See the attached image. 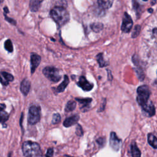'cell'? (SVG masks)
I'll list each match as a JSON object with an SVG mask.
<instances>
[{
    "mask_svg": "<svg viewBox=\"0 0 157 157\" xmlns=\"http://www.w3.org/2000/svg\"><path fill=\"white\" fill-rule=\"evenodd\" d=\"M147 139L148 144L155 149L157 148V139L153 134H148L147 136Z\"/></svg>",
    "mask_w": 157,
    "mask_h": 157,
    "instance_id": "cell-21",
    "label": "cell"
},
{
    "mask_svg": "<svg viewBox=\"0 0 157 157\" xmlns=\"http://www.w3.org/2000/svg\"><path fill=\"white\" fill-rule=\"evenodd\" d=\"M42 2V1H36L31 0L29 2V8L31 11L36 12L39 10L40 7V4Z\"/></svg>",
    "mask_w": 157,
    "mask_h": 157,
    "instance_id": "cell-20",
    "label": "cell"
},
{
    "mask_svg": "<svg viewBox=\"0 0 157 157\" xmlns=\"http://www.w3.org/2000/svg\"><path fill=\"white\" fill-rule=\"evenodd\" d=\"M3 2V1H0V3H1V2Z\"/></svg>",
    "mask_w": 157,
    "mask_h": 157,
    "instance_id": "cell-38",
    "label": "cell"
},
{
    "mask_svg": "<svg viewBox=\"0 0 157 157\" xmlns=\"http://www.w3.org/2000/svg\"><path fill=\"white\" fill-rule=\"evenodd\" d=\"M143 110L148 114V117H153L155 114V108L152 102H147L142 107Z\"/></svg>",
    "mask_w": 157,
    "mask_h": 157,
    "instance_id": "cell-14",
    "label": "cell"
},
{
    "mask_svg": "<svg viewBox=\"0 0 157 157\" xmlns=\"http://www.w3.org/2000/svg\"><path fill=\"white\" fill-rule=\"evenodd\" d=\"M31 88V83L27 78H24L20 84V91L24 96H26Z\"/></svg>",
    "mask_w": 157,
    "mask_h": 157,
    "instance_id": "cell-13",
    "label": "cell"
},
{
    "mask_svg": "<svg viewBox=\"0 0 157 157\" xmlns=\"http://www.w3.org/2000/svg\"><path fill=\"white\" fill-rule=\"evenodd\" d=\"M4 17H5V19H6V21H7L9 23H11V24L13 25H16L17 22H16V21H15L14 19L9 17H8L6 14H5V13H4Z\"/></svg>",
    "mask_w": 157,
    "mask_h": 157,
    "instance_id": "cell-30",
    "label": "cell"
},
{
    "mask_svg": "<svg viewBox=\"0 0 157 157\" xmlns=\"http://www.w3.org/2000/svg\"><path fill=\"white\" fill-rule=\"evenodd\" d=\"M132 25L133 21L131 16L128 13L124 12L121 27V31L125 33H129L132 27Z\"/></svg>",
    "mask_w": 157,
    "mask_h": 157,
    "instance_id": "cell-6",
    "label": "cell"
},
{
    "mask_svg": "<svg viewBox=\"0 0 157 157\" xmlns=\"http://www.w3.org/2000/svg\"><path fill=\"white\" fill-rule=\"evenodd\" d=\"M60 121H61V116L59 113H55L53 115V118L52 120V124H57V123H59Z\"/></svg>",
    "mask_w": 157,
    "mask_h": 157,
    "instance_id": "cell-28",
    "label": "cell"
},
{
    "mask_svg": "<svg viewBox=\"0 0 157 157\" xmlns=\"http://www.w3.org/2000/svg\"><path fill=\"white\" fill-rule=\"evenodd\" d=\"M133 63H134V64L137 66L136 67V73H137V77H139V78L140 80H143L145 78V74L142 69L141 67L139 66V59L137 58V55H134L133 57H132V59Z\"/></svg>",
    "mask_w": 157,
    "mask_h": 157,
    "instance_id": "cell-12",
    "label": "cell"
},
{
    "mask_svg": "<svg viewBox=\"0 0 157 157\" xmlns=\"http://www.w3.org/2000/svg\"><path fill=\"white\" fill-rule=\"evenodd\" d=\"M4 48L5 49L8 51L9 52H12L13 48V45L10 39H7L4 42Z\"/></svg>",
    "mask_w": 157,
    "mask_h": 157,
    "instance_id": "cell-25",
    "label": "cell"
},
{
    "mask_svg": "<svg viewBox=\"0 0 157 157\" xmlns=\"http://www.w3.org/2000/svg\"><path fill=\"white\" fill-rule=\"evenodd\" d=\"M13 80V76L7 72H0V82L4 86L9 85L10 82Z\"/></svg>",
    "mask_w": 157,
    "mask_h": 157,
    "instance_id": "cell-10",
    "label": "cell"
},
{
    "mask_svg": "<svg viewBox=\"0 0 157 157\" xmlns=\"http://www.w3.org/2000/svg\"><path fill=\"white\" fill-rule=\"evenodd\" d=\"M103 24L99 22H95L93 23H91L90 25L91 29L95 33H98L101 31L103 29Z\"/></svg>",
    "mask_w": 157,
    "mask_h": 157,
    "instance_id": "cell-22",
    "label": "cell"
},
{
    "mask_svg": "<svg viewBox=\"0 0 157 157\" xmlns=\"http://www.w3.org/2000/svg\"><path fill=\"white\" fill-rule=\"evenodd\" d=\"M41 61L40 56L36 53H31V72L33 74L39 66Z\"/></svg>",
    "mask_w": 157,
    "mask_h": 157,
    "instance_id": "cell-9",
    "label": "cell"
},
{
    "mask_svg": "<svg viewBox=\"0 0 157 157\" xmlns=\"http://www.w3.org/2000/svg\"><path fill=\"white\" fill-rule=\"evenodd\" d=\"M140 29H141V26L139 25H137L133 31H132V35H131V37L132 38H136V37H137L140 32Z\"/></svg>",
    "mask_w": 157,
    "mask_h": 157,
    "instance_id": "cell-27",
    "label": "cell"
},
{
    "mask_svg": "<svg viewBox=\"0 0 157 157\" xmlns=\"http://www.w3.org/2000/svg\"><path fill=\"white\" fill-rule=\"evenodd\" d=\"M53 149L52 148H49L47 150V151L46 153V157H53Z\"/></svg>",
    "mask_w": 157,
    "mask_h": 157,
    "instance_id": "cell-33",
    "label": "cell"
},
{
    "mask_svg": "<svg viewBox=\"0 0 157 157\" xmlns=\"http://www.w3.org/2000/svg\"><path fill=\"white\" fill-rule=\"evenodd\" d=\"M77 85L80 87L83 90L88 91L93 88V84L89 82L84 76H80L77 82Z\"/></svg>",
    "mask_w": 157,
    "mask_h": 157,
    "instance_id": "cell-8",
    "label": "cell"
},
{
    "mask_svg": "<svg viewBox=\"0 0 157 157\" xmlns=\"http://www.w3.org/2000/svg\"><path fill=\"white\" fill-rule=\"evenodd\" d=\"M148 11L150 13H151V12H153V9H149L148 10Z\"/></svg>",
    "mask_w": 157,
    "mask_h": 157,
    "instance_id": "cell-35",
    "label": "cell"
},
{
    "mask_svg": "<svg viewBox=\"0 0 157 157\" xmlns=\"http://www.w3.org/2000/svg\"><path fill=\"white\" fill-rule=\"evenodd\" d=\"M110 145L115 151H118L121 145V140L118 138L115 132H111L110 135Z\"/></svg>",
    "mask_w": 157,
    "mask_h": 157,
    "instance_id": "cell-7",
    "label": "cell"
},
{
    "mask_svg": "<svg viewBox=\"0 0 157 157\" xmlns=\"http://www.w3.org/2000/svg\"><path fill=\"white\" fill-rule=\"evenodd\" d=\"M137 102L142 107L148 102V99L150 95V90L149 87L146 85H141L137 89Z\"/></svg>",
    "mask_w": 157,
    "mask_h": 157,
    "instance_id": "cell-3",
    "label": "cell"
},
{
    "mask_svg": "<svg viewBox=\"0 0 157 157\" xmlns=\"http://www.w3.org/2000/svg\"><path fill=\"white\" fill-rule=\"evenodd\" d=\"M79 120V116L78 115H75L73 116H71L70 117H68L65 119V120L63 122V125L67 128L70 127L77 123V121Z\"/></svg>",
    "mask_w": 157,
    "mask_h": 157,
    "instance_id": "cell-15",
    "label": "cell"
},
{
    "mask_svg": "<svg viewBox=\"0 0 157 157\" xmlns=\"http://www.w3.org/2000/svg\"><path fill=\"white\" fill-rule=\"evenodd\" d=\"M132 7L137 14V15H140V12H141V9H140V6L138 2L136 1H132Z\"/></svg>",
    "mask_w": 157,
    "mask_h": 157,
    "instance_id": "cell-26",
    "label": "cell"
},
{
    "mask_svg": "<svg viewBox=\"0 0 157 157\" xmlns=\"http://www.w3.org/2000/svg\"><path fill=\"white\" fill-rule=\"evenodd\" d=\"M50 16L54 21L61 26L69 20V14L67 10L61 6H55L50 11Z\"/></svg>",
    "mask_w": 157,
    "mask_h": 157,
    "instance_id": "cell-1",
    "label": "cell"
},
{
    "mask_svg": "<svg viewBox=\"0 0 157 157\" xmlns=\"http://www.w3.org/2000/svg\"><path fill=\"white\" fill-rule=\"evenodd\" d=\"M6 105L4 104H0V123H4L9 117V113L5 111Z\"/></svg>",
    "mask_w": 157,
    "mask_h": 157,
    "instance_id": "cell-16",
    "label": "cell"
},
{
    "mask_svg": "<svg viewBox=\"0 0 157 157\" xmlns=\"http://www.w3.org/2000/svg\"><path fill=\"white\" fill-rule=\"evenodd\" d=\"M75 107H76V102L73 100H71L68 101L67 103L66 104L65 107V111L67 112H71L75 109Z\"/></svg>",
    "mask_w": 157,
    "mask_h": 157,
    "instance_id": "cell-24",
    "label": "cell"
},
{
    "mask_svg": "<svg viewBox=\"0 0 157 157\" xmlns=\"http://www.w3.org/2000/svg\"><path fill=\"white\" fill-rule=\"evenodd\" d=\"M42 72L44 75L50 81L53 82H58L61 77V75L59 72V70L56 67L47 66L45 67Z\"/></svg>",
    "mask_w": 157,
    "mask_h": 157,
    "instance_id": "cell-5",
    "label": "cell"
},
{
    "mask_svg": "<svg viewBox=\"0 0 157 157\" xmlns=\"http://www.w3.org/2000/svg\"><path fill=\"white\" fill-rule=\"evenodd\" d=\"M75 133L78 136H82L83 134V131L82 128L81 127V126L80 124H77V126L76 127Z\"/></svg>",
    "mask_w": 157,
    "mask_h": 157,
    "instance_id": "cell-29",
    "label": "cell"
},
{
    "mask_svg": "<svg viewBox=\"0 0 157 157\" xmlns=\"http://www.w3.org/2000/svg\"><path fill=\"white\" fill-rule=\"evenodd\" d=\"M69 78L66 75H65L64 76L63 81L62 82V83L59 86H58V87L56 88V91L58 93H61V92L64 91L65 88L67 87V85L69 84Z\"/></svg>",
    "mask_w": 157,
    "mask_h": 157,
    "instance_id": "cell-19",
    "label": "cell"
},
{
    "mask_svg": "<svg viewBox=\"0 0 157 157\" xmlns=\"http://www.w3.org/2000/svg\"><path fill=\"white\" fill-rule=\"evenodd\" d=\"M96 59L99 65V67H105L106 66H107L109 64L107 62H106L104 59V57H103V54L102 53H99L96 56Z\"/></svg>",
    "mask_w": 157,
    "mask_h": 157,
    "instance_id": "cell-23",
    "label": "cell"
},
{
    "mask_svg": "<svg viewBox=\"0 0 157 157\" xmlns=\"http://www.w3.org/2000/svg\"><path fill=\"white\" fill-rule=\"evenodd\" d=\"M75 100L78 101L80 104H82L83 105L81 107L80 109L82 112H86L91 107L90 104L92 101V99L90 98H75Z\"/></svg>",
    "mask_w": 157,
    "mask_h": 157,
    "instance_id": "cell-11",
    "label": "cell"
},
{
    "mask_svg": "<svg viewBox=\"0 0 157 157\" xmlns=\"http://www.w3.org/2000/svg\"><path fill=\"white\" fill-rule=\"evenodd\" d=\"M97 3L98 4V6L100 9H101L102 10H104L105 9H109L110 7H111L112 4H113V1H101V0H99L97 1Z\"/></svg>",
    "mask_w": 157,
    "mask_h": 157,
    "instance_id": "cell-18",
    "label": "cell"
},
{
    "mask_svg": "<svg viewBox=\"0 0 157 157\" xmlns=\"http://www.w3.org/2000/svg\"><path fill=\"white\" fill-rule=\"evenodd\" d=\"M40 107L39 106L33 105L28 111V122L29 124H36L40 121Z\"/></svg>",
    "mask_w": 157,
    "mask_h": 157,
    "instance_id": "cell-4",
    "label": "cell"
},
{
    "mask_svg": "<svg viewBox=\"0 0 157 157\" xmlns=\"http://www.w3.org/2000/svg\"><path fill=\"white\" fill-rule=\"evenodd\" d=\"M105 103H106V100L104 98V99H102V102H101V106H100V109L98 110V112H102L103 110H104L105 106Z\"/></svg>",
    "mask_w": 157,
    "mask_h": 157,
    "instance_id": "cell-32",
    "label": "cell"
},
{
    "mask_svg": "<svg viewBox=\"0 0 157 157\" xmlns=\"http://www.w3.org/2000/svg\"><path fill=\"white\" fill-rule=\"evenodd\" d=\"M8 157H12V155H11V153H10L9 154V156H8Z\"/></svg>",
    "mask_w": 157,
    "mask_h": 157,
    "instance_id": "cell-37",
    "label": "cell"
},
{
    "mask_svg": "<svg viewBox=\"0 0 157 157\" xmlns=\"http://www.w3.org/2000/svg\"><path fill=\"white\" fill-rule=\"evenodd\" d=\"M22 151L25 157H41L42 151L40 145L32 141H25L22 145Z\"/></svg>",
    "mask_w": 157,
    "mask_h": 157,
    "instance_id": "cell-2",
    "label": "cell"
},
{
    "mask_svg": "<svg viewBox=\"0 0 157 157\" xmlns=\"http://www.w3.org/2000/svg\"><path fill=\"white\" fill-rule=\"evenodd\" d=\"M96 142L100 147H103L105 144V139L104 137H99L96 140Z\"/></svg>",
    "mask_w": 157,
    "mask_h": 157,
    "instance_id": "cell-31",
    "label": "cell"
},
{
    "mask_svg": "<svg viewBox=\"0 0 157 157\" xmlns=\"http://www.w3.org/2000/svg\"><path fill=\"white\" fill-rule=\"evenodd\" d=\"M156 2V1H151V4L152 5H153V4H155Z\"/></svg>",
    "mask_w": 157,
    "mask_h": 157,
    "instance_id": "cell-36",
    "label": "cell"
},
{
    "mask_svg": "<svg viewBox=\"0 0 157 157\" xmlns=\"http://www.w3.org/2000/svg\"><path fill=\"white\" fill-rule=\"evenodd\" d=\"M131 153L132 157H140L141 156V152L138 148L136 143L133 141L131 145Z\"/></svg>",
    "mask_w": 157,
    "mask_h": 157,
    "instance_id": "cell-17",
    "label": "cell"
},
{
    "mask_svg": "<svg viewBox=\"0 0 157 157\" xmlns=\"http://www.w3.org/2000/svg\"><path fill=\"white\" fill-rule=\"evenodd\" d=\"M4 13H5V14H6V13H8L9 12V9H8V7H4Z\"/></svg>",
    "mask_w": 157,
    "mask_h": 157,
    "instance_id": "cell-34",
    "label": "cell"
}]
</instances>
